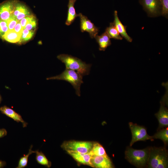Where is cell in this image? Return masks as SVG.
<instances>
[{
    "instance_id": "ffe728a7",
    "label": "cell",
    "mask_w": 168,
    "mask_h": 168,
    "mask_svg": "<svg viewBox=\"0 0 168 168\" xmlns=\"http://www.w3.org/2000/svg\"><path fill=\"white\" fill-rule=\"evenodd\" d=\"M105 31L110 38L118 40L123 39V37L119 33L113 22L110 23L109 26L106 28Z\"/></svg>"
},
{
    "instance_id": "f1b7e54d",
    "label": "cell",
    "mask_w": 168,
    "mask_h": 168,
    "mask_svg": "<svg viewBox=\"0 0 168 168\" xmlns=\"http://www.w3.org/2000/svg\"><path fill=\"white\" fill-rule=\"evenodd\" d=\"M36 21L35 18L28 23L24 29L34 31L36 26Z\"/></svg>"
},
{
    "instance_id": "9a60e30c",
    "label": "cell",
    "mask_w": 168,
    "mask_h": 168,
    "mask_svg": "<svg viewBox=\"0 0 168 168\" xmlns=\"http://www.w3.org/2000/svg\"><path fill=\"white\" fill-rule=\"evenodd\" d=\"M67 152L77 162L92 167L90 162L91 155L89 152L85 153L73 151H68Z\"/></svg>"
},
{
    "instance_id": "8992f818",
    "label": "cell",
    "mask_w": 168,
    "mask_h": 168,
    "mask_svg": "<svg viewBox=\"0 0 168 168\" xmlns=\"http://www.w3.org/2000/svg\"><path fill=\"white\" fill-rule=\"evenodd\" d=\"M128 124L132 135V140L130 143V147L137 141H145L147 140L153 141L154 140L152 136L147 134V129L145 127L131 122H129Z\"/></svg>"
},
{
    "instance_id": "4fadbf2b",
    "label": "cell",
    "mask_w": 168,
    "mask_h": 168,
    "mask_svg": "<svg viewBox=\"0 0 168 168\" xmlns=\"http://www.w3.org/2000/svg\"><path fill=\"white\" fill-rule=\"evenodd\" d=\"M1 113L8 117L12 119L17 122L21 123L23 127H26L27 123L24 121L21 116L10 108L4 105L0 107Z\"/></svg>"
},
{
    "instance_id": "7c38bea8",
    "label": "cell",
    "mask_w": 168,
    "mask_h": 168,
    "mask_svg": "<svg viewBox=\"0 0 168 168\" xmlns=\"http://www.w3.org/2000/svg\"><path fill=\"white\" fill-rule=\"evenodd\" d=\"M12 15L19 21L26 16L32 15L27 7L18 1L16 3Z\"/></svg>"
},
{
    "instance_id": "5b68a950",
    "label": "cell",
    "mask_w": 168,
    "mask_h": 168,
    "mask_svg": "<svg viewBox=\"0 0 168 168\" xmlns=\"http://www.w3.org/2000/svg\"><path fill=\"white\" fill-rule=\"evenodd\" d=\"M94 142L75 140L64 142L61 147L67 151H73L82 153L89 152L91 149Z\"/></svg>"
},
{
    "instance_id": "83f0119b",
    "label": "cell",
    "mask_w": 168,
    "mask_h": 168,
    "mask_svg": "<svg viewBox=\"0 0 168 168\" xmlns=\"http://www.w3.org/2000/svg\"><path fill=\"white\" fill-rule=\"evenodd\" d=\"M35 18V17L33 15L27 16L22 19L19 22L21 26L24 29L28 23Z\"/></svg>"
},
{
    "instance_id": "f546056e",
    "label": "cell",
    "mask_w": 168,
    "mask_h": 168,
    "mask_svg": "<svg viewBox=\"0 0 168 168\" xmlns=\"http://www.w3.org/2000/svg\"><path fill=\"white\" fill-rule=\"evenodd\" d=\"M23 29L20 22L19 21L13 30L17 33L21 35Z\"/></svg>"
},
{
    "instance_id": "7402d4cb",
    "label": "cell",
    "mask_w": 168,
    "mask_h": 168,
    "mask_svg": "<svg viewBox=\"0 0 168 168\" xmlns=\"http://www.w3.org/2000/svg\"><path fill=\"white\" fill-rule=\"evenodd\" d=\"M36 155L35 159L37 162L41 165L45 166L48 168L50 167L51 165L50 161L47 159L44 154L38 150L35 151Z\"/></svg>"
},
{
    "instance_id": "6da1fadb",
    "label": "cell",
    "mask_w": 168,
    "mask_h": 168,
    "mask_svg": "<svg viewBox=\"0 0 168 168\" xmlns=\"http://www.w3.org/2000/svg\"><path fill=\"white\" fill-rule=\"evenodd\" d=\"M149 168H166L168 166V152L166 147H149L147 166Z\"/></svg>"
},
{
    "instance_id": "484cf974",
    "label": "cell",
    "mask_w": 168,
    "mask_h": 168,
    "mask_svg": "<svg viewBox=\"0 0 168 168\" xmlns=\"http://www.w3.org/2000/svg\"><path fill=\"white\" fill-rule=\"evenodd\" d=\"M6 22L9 30H13L19 21L16 17L12 15Z\"/></svg>"
},
{
    "instance_id": "52a82bcc",
    "label": "cell",
    "mask_w": 168,
    "mask_h": 168,
    "mask_svg": "<svg viewBox=\"0 0 168 168\" xmlns=\"http://www.w3.org/2000/svg\"><path fill=\"white\" fill-rule=\"evenodd\" d=\"M166 94L160 101L161 105L159 111L155 114L159 123L158 130L168 127V110L167 107L168 105V87L166 84Z\"/></svg>"
},
{
    "instance_id": "d4e9b609",
    "label": "cell",
    "mask_w": 168,
    "mask_h": 168,
    "mask_svg": "<svg viewBox=\"0 0 168 168\" xmlns=\"http://www.w3.org/2000/svg\"><path fill=\"white\" fill-rule=\"evenodd\" d=\"M160 1L161 5V15L167 18L168 16V0H160Z\"/></svg>"
},
{
    "instance_id": "7a4b0ae2",
    "label": "cell",
    "mask_w": 168,
    "mask_h": 168,
    "mask_svg": "<svg viewBox=\"0 0 168 168\" xmlns=\"http://www.w3.org/2000/svg\"><path fill=\"white\" fill-rule=\"evenodd\" d=\"M57 58L64 63L66 68L75 70L83 77L89 74L91 64H86L80 59L67 54H61Z\"/></svg>"
},
{
    "instance_id": "3957f363",
    "label": "cell",
    "mask_w": 168,
    "mask_h": 168,
    "mask_svg": "<svg viewBox=\"0 0 168 168\" xmlns=\"http://www.w3.org/2000/svg\"><path fill=\"white\" fill-rule=\"evenodd\" d=\"M149 147L141 150L134 149L130 146L127 147L125 150V158L131 164L137 167L147 166Z\"/></svg>"
},
{
    "instance_id": "8fae6325",
    "label": "cell",
    "mask_w": 168,
    "mask_h": 168,
    "mask_svg": "<svg viewBox=\"0 0 168 168\" xmlns=\"http://www.w3.org/2000/svg\"><path fill=\"white\" fill-rule=\"evenodd\" d=\"M92 167L97 168H112L113 164L108 155H92L90 159Z\"/></svg>"
},
{
    "instance_id": "ac0fdd59",
    "label": "cell",
    "mask_w": 168,
    "mask_h": 168,
    "mask_svg": "<svg viewBox=\"0 0 168 168\" xmlns=\"http://www.w3.org/2000/svg\"><path fill=\"white\" fill-rule=\"evenodd\" d=\"M21 35L13 30H8L4 34L2 39L9 43H16L21 42Z\"/></svg>"
},
{
    "instance_id": "44dd1931",
    "label": "cell",
    "mask_w": 168,
    "mask_h": 168,
    "mask_svg": "<svg viewBox=\"0 0 168 168\" xmlns=\"http://www.w3.org/2000/svg\"><path fill=\"white\" fill-rule=\"evenodd\" d=\"M92 156H107L105 151L103 147L100 143L94 142L92 148L89 152Z\"/></svg>"
},
{
    "instance_id": "603a6c76",
    "label": "cell",
    "mask_w": 168,
    "mask_h": 168,
    "mask_svg": "<svg viewBox=\"0 0 168 168\" xmlns=\"http://www.w3.org/2000/svg\"><path fill=\"white\" fill-rule=\"evenodd\" d=\"M32 147L33 146L31 145L29 149L28 153L26 155H24L23 156L20 158L18 162V166L16 167V168H24L27 166L28 158L29 156L35 152V151L32 150Z\"/></svg>"
},
{
    "instance_id": "d6986e66",
    "label": "cell",
    "mask_w": 168,
    "mask_h": 168,
    "mask_svg": "<svg viewBox=\"0 0 168 168\" xmlns=\"http://www.w3.org/2000/svg\"><path fill=\"white\" fill-rule=\"evenodd\" d=\"M153 136L152 138L154 139H160L163 142L165 146H166L168 143V127L162 128L159 130Z\"/></svg>"
},
{
    "instance_id": "ba28073f",
    "label": "cell",
    "mask_w": 168,
    "mask_h": 168,
    "mask_svg": "<svg viewBox=\"0 0 168 168\" xmlns=\"http://www.w3.org/2000/svg\"><path fill=\"white\" fill-rule=\"evenodd\" d=\"M139 2L149 16L155 17L161 15L160 0H139Z\"/></svg>"
},
{
    "instance_id": "e0dca14e",
    "label": "cell",
    "mask_w": 168,
    "mask_h": 168,
    "mask_svg": "<svg viewBox=\"0 0 168 168\" xmlns=\"http://www.w3.org/2000/svg\"><path fill=\"white\" fill-rule=\"evenodd\" d=\"M77 0H69L68 5V15L65 24L69 26L72 24L76 18L78 16V14H77L74 7L75 3Z\"/></svg>"
},
{
    "instance_id": "1f68e13d",
    "label": "cell",
    "mask_w": 168,
    "mask_h": 168,
    "mask_svg": "<svg viewBox=\"0 0 168 168\" xmlns=\"http://www.w3.org/2000/svg\"><path fill=\"white\" fill-rule=\"evenodd\" d=\"M6 165V163L5 161L0 160V168L4 167Z\"/></svg>"
},
{
    "instance_id": "277c9868",
    "label": "cell",
    "mask_w": 168,
    "mask_h": 168,
    "mask_svg": "<svg viewBox=\"0 0 168 168\" xmlns=\"http://www.w3.org/2000/svg\"><path fill=\"white\" fill-rule=\"evenodd\" d=\"M82 77L83 76L81 74L76 71L66 68L60 75L47 78L46 79L62 80L69 82L75 89L76 94L80 96L81 86L83 82Z\"/></svg>"
},
{
    "instance_id": "d6a6232c",
    "label": "cell",
    "mask_w": 168,
    "mask_h": 168,
    "mask_svg": "<svg viewBox=\"0 0 168 168\" xmlns=\"http://www.w3.org/2000/svg\"><path fill=\"white\" fill-rule=\"evenodd\" d=\"M2 96L0 94V104L1 103V101H2Z\"/></svg>"
},
{
    "instance_id": "5bb4252c",
    "label": "cell",
    "mask_w": 168,
    "mask_h": 168,
    "mask_svg": "<svg viewBox=\"0 0 168 168\" xmlns=\"http://www.w3.org/2000/svg\"><path fill=\"white\" fill-rule=\"evenodd\" d=\"M114 20L113 23L119 33L122 37L124 38L128 41L131 42L132 39L127 32L126 26L123 25L119 19L117 11H114Z\"/></svg>"
},
{
    "instance_id": "4316f807",
    "label": "cell",
    "mask_w": 168,
    "mask_h": 168,
    "mask_svg": "<svg viewBox=\"0 0 168 168\" xmlns=\"http://www.w3.org/2000/svg\"><path fill=\"white\" fill-rule=\"evenodd\" d=\"M9 30L6 21L0 19V38H2Z\"/></svg>"
},
{
    "instance_id": "4dcf8cb0",
    "label": "cell",
    "mask_w": 168,
    "mask_h": 168,
    "mask_svg": "<svg viewBox=\"0 0 168 168\" xmlns=\"http://www.w3.org/2000/svg\"><path fill=\"white\" fill-rule=\"evenodd\" d=\"M7 132L4 128L0 129V138L7 135Z\"/></svg>"
},
{
    "instance_id": "2e32d148",
    "label": "cell",
    "mask_w": 168,
    "mask_h": 168,
    "mask_svg": "<svg viewBox=\"0 0 168 168\" xmlns=\"http://www.w3.org/2000/svg\"><path fill=\"white\" fill-rule=\"evenodd\" d=\"M95 38L98 44L100 51H105L111 44L110 38L105 31L100 35H97Z\"/></svg>"
},
{
    "instance_id": "30bf717a",
    "label": "cell",
    "mask_w": 168,
    "mask_h": 168,
    "mask_svg": "<svg viewBox=\"0 0 168 168\" xmlns=\"http://www.w3.org/2000/svg\"><path fill=\"white\" fill-rule=\"evenodd\" d=\"M17 0H7L0 4V19L6 21L12 15Z\"/></svg>"
},
{
    "instance_id": "cb8c5ba5",
    "label": "cell",
    "mask_w": 168,
    "mask_h": 168,
    "mask_svg": "<svg viewBox=\"0 0 168 168\" xmlns=\"http://www.w3.org/2000/svg\"><path fill=\"white\" fill-rule=\"evenodd\" d=\"M34 32V31L24 29L21 35V42H24L30 40L32 37Z\"/></svg>"
},
{
    "instance_id": "9c48e42d",
    "label": "cell",
    "mask_w": 168,
    "mask_h": 168,
    "mask_svg": "<svg viewBox=\"0 0 168 168\" xmlns=\"http://www.w3.org/2000/svg\"><path fill=\"white\" fill-rule=\"evenodd\" d=\"M80 21V29L82 32H88L92 38H95L97 35L99 29L87 17L82 13L78 14Z\"/></svg>"
}]
</instances>
